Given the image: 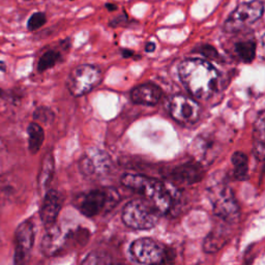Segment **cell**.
I'll use <instances>...</instances> for the list:
<instances>
[{
	"label": "cell",
	"mask_w": 265,
	"mask_h": 265,
	"mask_svg": "<svg viewBox=\"0 0 265 265\" xmlns=\"http://www.w3.org/2000/svg\"><path fill=\"white\" fill-rule=\"evenodd\" d=\"M233 52L242 62H252L256 56V42L253 40H240L234 45Z\"/></svg>",
	"instance_id": "obj_19"
},
{
	"label": "cell",
	"mask_w": 265,
	"mask_h": 265,
	"mask_svg": "<svg viewBox=\"0 0 265 265\" xmlns=\"http://www.w3.org/2000/svg\"><path fill=\"white\" fill-rule=\"evenodd\" d=\"M130 254L141 264H158L165 261V251L156 242L143 238L135 240L130 246Z\"/></svg>",
	"instance_id": "obj_11"
},
{
	"label": "cell",
	"mask_w": 265,
	"mask_h": 265,
	"mask_svg": "<svg viewBox=\"0 0 265 265\" xmlns=\"http://www.w3.org/2000/svg\"><path fill=\"white\" fill-rule=\"evenodd\" d=\"M180 77L188 92L197 100H208L216 90L218 72L201 58H188L178 68Z\"/></svg>",
	"instance_id": "obj_1"
},
{
	"label": "cell",
	"mask_w": 265,
	"mask_h": 265,
	"mask_svg": "<svg viewBox=\"0 0 265 265\" xmlns=\"http://www.w3.org/2000/svg\"><path fill=\"white\" fill-rule=\"evenodd\" d=\"M264 12V4L261 0L244 2L235 8L224 23V30L228 34L240 32L242 29L257 22Z\"/></svg>",
	"instance_id": "obj_5"
},
{
	"label": "cell",
	"mask_w": 265,
	"mask_h": 265,
	"mask_svg": "<svg viewBox=\"0 0 265 265\" xmlns=\"http://www.w3.org/2000/svg\"><path fill=\"white\" fill-rule=\"evenodd\" d=\"M28 134V150L32 154H36L40 152V147L45 139V132H44L42 128L36 124L32 122L27 128Z\"/></svg>",
	"instance_id": "obj_20"
},
{
	"label": "cell",
	"mask_w": 265,
	"mask_h": 265,
	"mask_svg": "<svg viewBox=\"0 0 265 265\" xmlns=\"http://www.w3.org/2000/svg\"><path fill=\"white\" fill-rule=\"evenodd\" d=\"M16 192L12 182L10 180L8 176H0V202H4L12 198Z\"/></svg>",
	"instance_id": "obj_23"
},
{
	"label": "cell",
	"mask_w": 265,
	"mask_h": 265,
	"mask_svg": "<svg viewBox=\"0 0 265 265\" xmlns=\"http://www.w3.org/2000/svg\"><path fill=\"white\" fill-rule=\"evenodd\" d=\"M170 176L175 184H193L203 178L204 171L199 164L190 163H190L175 167Z\"/></svg>",
	"instance_id": "obj_13"
},
{
	"label": "cell",
	"mask_w": 265,
	"mask_h": 265,
	"mask_svg": "<svg viewBox=\"0 0 265 265\" xmlns=\"http://www.w3.org/2000/svg\"><path fill=\"white\" fill-rule=\"evenodd\" d=\"M55 162H54V156L51 152H49L45 156H44L42 160L40 165V170L38 173V188L40 190V192L42 190H46L49 186V184L52 182L53 175H54V167Z\"/></svg>",
	"instance_id": "obj_16"
},
{
	"label": "cell",
	"mask_w": 265,
	"mask_h": 265,
	"mask_svg": "<svg viewBox=\"0 0 265 265\" xmlns=\"http://www.w3.org/2000/svg\"><path fill=\"white\" fill-rule=\"evenodd\" d=\"M190 152L200 160L208 162L210 158L212 160L216 152V140L210 136H198L190 146Z\"/></svg>",
	"instance_id": "obj_15"
},
{
	"label": "cell",
	"mask_w": 265,
	"mask_h": 265,
	"mask_svg": "<svg viewBox=\"0 0 265 265\" xmlns=\"http://www.w3.org/2000/svg\"><path fill=\"white\" fill-rule=\"evenodd\" d=\"M112 168L110 156L96 147L88 148L82 156L79 169L87 180H98L106 176Z\"/></svg>",
	"instance_id": "obj_8"
},
{
	"label": "cell",
	"mask_w": 265,
	"mask_h": 265,
	"mask_svg": "<svg viewBox=\"0 0 265 265\" xmlns=\"http://www.w3.org/2000/svg\"><path fill=\"white\" fill-rule=\"evenodd\" d=\"M154 50H156V44L152 42H150L148 44H147L146 47H145V51L146 52H154Z\"/></svg>",
	"instance_id": "obj_27"
},
{
	"label": "cell",
	"mask_w": 265,
	"mask_h": 265,
	"mask_svg": "<svg viewBox=\"0 0 265 265\" xmlns=\"http://www.w3.org/2000/svg\"><path fill=\"white\" fill-rule=\"evenodd\" d=\"M162 96L160 88L152 83H145L135 87L130 92L132 100L138 105L154 106Z\"/></svg>",
	"instance_id": "obj_14"
},
{
	"label": "cell",
	"mask_w": 265,
	"mask_h": 265,
	"mask_svg": "<svg viewBox=\"0 0 265 265\" xmlns=\"http://www.w3.org/2000/svg\"><path fill=\"white\" fill-rule=\"evenodd\" d=\"M6 66L4 62H0V70L4 72V70H6Z\"/></svg>",
	"instance_id": "obj_28"
},
{
	"label": "cell",
	"mask_w": 265,
	"mask_h": 265,
	"mask_svg": "<svg viewBox=\"0 0 265 265\" xmlns=\"http://www.w3.org/2000/svg\"><path fill=\"white\" fill-rule=\"evenodd\" d=\"M34 224L32 220L22 222L14 232V262L16 264L26 263L32 251L34 244Z\"/></svg>",
	"instance_id": "obj_10"
},
{
	"label": "cell",
	"mask_w": 265,
	"mask_h": 265,
	"mask_svg": "<svg viewBox=\"0 0 265 265\" xmlns=\"http://www.w3.org/2000/svg\"><path fill=\"white\" fill-rule=\"evenodd\" d=\"M122 53H124V57H128V56L132 55V52H130V51H128V50H124V51H122Z\"/></svg>",
	"instance_id": "obj_29"
},
{
	"label": "cell",
	"mask_w": 265,
	"mask_h": 265,
	"mask_svg": "<svg viewBox=\"0 0 265 265\" xmlns=\"http://www.w3.org/2000/svg\"><path fill=\"white\" fill-rule=\"evenodd\" d=\"M62 196L55 190H49L44 197L40 216L44 226L47 228L53 226L56 223L58 214L62 208Z\"/></svg>",
	"instance_id": "obj_12"
},
{
	"label": "cell",
	"mask_w": 265,
	"mask_h": 265,
	"mask_svg": "<svg viewBox=\"0 0 265 265\" xmlns=\"http://www.w3.org/2000/svg\"><path fill=\"white\" fill-rule=\"evenodd\" d=\"M228 236L225 229L216 228L205 238L203 242V248L206 253L212 254L222 248L226 244Z\"/></svg>",
	"instance_id": "obj_17"
},
{
	"label": "cell",
	"mask_w": 265,
	"mask_h": 265,
	"mask_svg": "<svg viewBox=\"0 0 265 265\" xmlns=\"http://www.w3.org/2000/svg\"><path fill=\"white\" fill-rule=\"evenodd\" d=\"M208 193L214 214L227 223H234L240 218V206L228 182L214 175L210 178Z\"/></svg>",
	"instance_id": "obj_3"
},
{
	"label": "cell",
	"mask_w": 265,
	"mask_h": 265,
	"mask_svg": "<svg viewBox=\"0 0 265 265\" xmlns=\"http://www.w3.org/2000/svg\"><path fill=\"white\" fill-rule=\"evenodd\" d=\"M106 8H109L110 10H116V6H111V4H106Z\"/></svg>",
	"instance_id": "obj_30"
},
{
	"label": "cell",
	"mask_w": 265,
	"mask_h": 265,
	"mask_svg": "<svg viewBox=\"0 0 265 265\" xmlns=\"http://www.w3.org/2000/svg\"><path fill=\"white\" fill-rule=\"evenodd\" d=\"M118 201L120 195L115 190H94L82 196L77 208L85 216L92 218L108 208H113Z\"/></svg>",
	"instance_id": "obj_7"
},
{
	"label": "cell",
	"mask_w": 265,
	"mask_h": 265,
	"mask_svg": "<svg viewBox=\"0 0 265 265\" xmlns=\"http://www.w3.org/2000/svg\"><path fill=\"white\" fill-rule=\"evenodd\" d=\"M100 82V68L92 64H81L70 72L66 85L74 96H81L92 92Z\"/></svg>",
	"instance_id": "obj_6"
},
{
	"label": "cell",
	"mask_w": 265,
	"mask_h": 265,
	"mask_svg": "<svg viewBox=\"0 0 265 265\" xmlns=\"http://www.w3.org/2000/svg\"><path fill=\"white\" fill-rule=\"evenodd\" d=\"M169 112L174 120L182 126H193L200 118L198 102L186 96H174L169 102Z\"/></svg>",
	"instance_id": "obj_9"
},
{
	"label": "cell",
	"mask_w": 265,
	"mask_h": 265,
	"mask_svg": "<svg viewBox=\"0 0 265 265\" xmlns=\"http://www.w3.org/2000/svg\"><path fill=\"white\" fill-rule=\"evenodd\" d=\"M199 51H200V53L203 56L208 57V58H210V60H218V58H220V55H218V51L214 47H212L210 45H204V46H202Z\"/></svg>",
	"instance_id": "obj_26"
},
{
	"label": "cell",
	"mask_w": 265,
	"mask_h": 265,
	"mask_svg": "<svg viewBox=\"0 0 265 265\" xmlns=\"http://www.w3.org/2000/svg\"><path fill=\"white\" fill-rule=\"evenodd\" d=\"M25 2H29V0H25Z\"/></svg>",
	"instance_id": "obj_31"
},
{
	"label": "cell",
	"mask_w": 265,
	"mask_h": 265,
	"mask_svg": "<svg viewBox=\"0 0 265 265\" xmlns=\"http://www.w3.org/2000/svg\"><path fill=\"white\" fill-rule=\"evenodd\" d=\"M62 58V54L60 51L54 50V49H50L48 51H46L44 53L38 64V72H45L51 68H53L58 62Z\"/></svg>",
	"instance_id": "obj_22"
},
{
	"label": "cell",
	"mask_w": 265,
	"mask_h": 265,
	"mask_svg": "<svg viewBox=\"0 0 265 265\" xmlns=\"http://www.w3.org/2000/svg\"><path fill=\"white\" fill-rule=\"evenodd\" d=\"M231 162L234 166V176L238 180H244L248 173V156L240 152H234L231 158Z\"/></svg>",
	"instance_id": "obj_21"
},
{
	"label": "cell",
	"mask_w": 265,
	"mask_h": 265,
	"mask_svg": "<svg viewBox=\"0 0 265 265\" xmlns=\"http://www.w3.org/2000/svg\"><path fill=\"white\" fill-rule=\"evenodd\" d=\"M160 214L154 206L145 199H134L126 203L122 212L124 223L134 230H148L154 228Z\"/></svg>",
	"instance_id": "obj_4"
},
{
	"label": "cell",
	"mask_w": 265,
	"mask_h": 265,
	"mask_svg": "<svg viewBox=\"0 0 265 265\" xmlns=\"http://www.w3.org/2000/svg\"><path fill=\"white\" fill-rule=\"evenodd\" d=\"M264 111H261L258 114L257 120L254 126V150L253 152L255 156L262 160L264 158V150H265V137H264Z\"/></svg>",
	"instance_id": "obj_18"
},
{
	"label": "cell",
	"mask_w": 265,
	"mask_h": 265,
	"mask_svg": "<svg viewBox=\"0 0 265 265\" xmlns=\"http://www.w3.org/2000/svg\"><path fill=\"white\" fill-rule=\"evenodd\" d=\"M47 22V17L46 14L42 12H36L32 14L30 18L27 21V29L29 32H36L40 27L46 24Z\"/></svg>",
	"instance_id": "obj_24"
},
{
	"label": "cell",
	"mask_w": 265,
	"mask_h": 265,
	"mask_svg": "<svg viewBox=\"0 0 265 265\" xmlns=\"http://www.w3.org/2000/svg\"><path fill=\"white\" fill-rule=\"evenodd\" d=\"M122 184L143 196L160 214L169 212L173 208L174 196L171 190L156 178L142 174L128 173L122 176Z\"/></svg>",
	"instance_id": "obj_2"
},
{
	"label": "cell",
	"mask_w": 265,
	"mask_h": 265,
	"mask_svg": "<svg viewBox=\"0 0 265 265\" xmlns=\"http://www.w3.org/2000/svg\"><path fill=\"white\" fill-rule=\"evenodd\" d=\"M34 118L42 124H50L54 120V113L47 107H40L34 111Z\"/></svg>",
	"instance_id": "obj_25"
}]
</instances>
